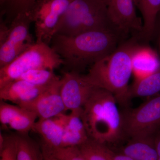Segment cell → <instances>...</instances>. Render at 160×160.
Instances as JSON below:
<instances>
[{
	"mask_svg": "<svg viewBox=\"0 0 160 160\" xmlns=\"http://www.w3.org/2000/svg\"><path fill=\"white\" fill-rule=\"evenodd\" d=\"M0 160H18L16 146L13 135L5 138L4 146L0 149Z\"/></svg>",
	"mask_w": 160,
	"mask_h": 160,
	"instance_id": "cell-25",
	"label": "cell"
},
{
	"mask_svg": "<svg viewBox=\"0 0 160 160\" xmlns=\"http://www.w3.org/2000/svg\"><path fill=\"white\" fill-rule=\"evenodd\" d=\"M31 23L28 11L15 16L7 37L0 43V68L11 62L34 44L29 32Z\"/></svg>",
	"mask_w": 160,
	"mask_h": 160,
	"instance_id": "cell-8",
	"label": "cell"
},
{
	"mask_svg": "<svg viewBox=\"0 0 160 160\" xmlns=\"http://www.w3.org/2000/svg\"><path fill=\"white\" fill-rule=\"evenodd\" d=\"M23 109L18 105H12L1 101L0 104V122L5 129H8L9 123Z\"/></svg>",
	"mask_w": 160,
	"mask_h": 160,
	"instance_id": "cell-24",
	"label": "cell"
},
{
	"mask_svg": "<svg viewBox=\"0 0 160 160\" xmlns=\"http://www.w3.org/2000/svg\"><path fill=\"white\" fill-rule=\"evenodd\" d=\"M58 77L52 70L46 69H32L25 72L17 80H21L38 86H46Z\"/></svg>",
	"mask_w": 160,
	"mask_h": 160,
	"instance_id": "cell-21",
	"label": "cell"
},
{
	"mask_svg": "<svg viewBox=\"0 0 160 160\" xmlns=\"http://www.w3.org/2000/svg\"><path fill=\"white\" fill-rule=\"evenodd\" d=\"M100 145L102 151L108 160H134L123 153L114 152L105 144L100 143Z\"/></svg>",
	"mask_w": 160,
	"mask_h": 160,
	"instance_id": "cell-27",
	"label": "cell"
},
{
	"mask_svg": "<svg viewBox=\"0 0 160 160\" xmlns=\"http://www.w3.org/2000/svg\"><path fill=\"white\" fill-rule=\"evenodd\" d=\"M109 17L118 31L126 38L142 31V19L138 16L134 0H105Z\"/></svg>",
	"mask_w": 160,
	"mask_h": 160,
	"instance_id": "cell-9",
	"label": "cell"
},
{
	"mask_svg": "<svg viewBox=\"0 0 160 160\" xmlns=\"http://www.w3.org/2000/svg\"><path fill=\"white\" fill-rule=\"evenodd\" d=\"M94 86L87 82L84 75L74 71H66L61 78L60 93L66 111L82 108Z\"/></svg>",
	"mask_w": 160,
	"mask_h": 160,
	"instance_id": "cell-10",
	"label": "cell"
},
{
	"mask_svg": "<svg viewBox=\"0 0 160 160\" xmlns=\"http://www.w3.org/2000/svg\"><path fill=\"white\" fill-rule=\"evenodd\" d=\"M78 147L86 160H108L101 149L100 143L90 138Z\"/></svg>",
	"mask_w": 160,
	"mask_h": 160,
	"instance_id": "cell-22",
	"label": "cell"
},
{
	"mask_svg": "<svg viewBox=\"0 0 160 160\" xmlns=\"http://www.w3.org/2000/svg\"><path fill=\"white\" fill-rule=\"evenodd\" d=\"M122 114L125 137L153 135L160 129V93Z\"/></svg>",
	"mask_w": 160,
	"mask_h": 160,
	"instance_id": "cell-7",
	"label": "cell"
},
{
	"mask_svg": "<svg viewBox=\"0 0 160 160\" xmlns=\"http://www.w3.org/2000/svg\"><path fill=\"white\" fill-rule=\"evenodd\" d=\"M132 61V74L135 79L147 76L160 68L158 55L144 43H139L134 49Z\"/></svg>",
	"mask_w": 160,
	"mask_h": 160,
	"instance_id": "cell-14",
	"label": "cell"
},
{
	"mask_svg": "<svg viewBox=\"0 0 160 160\" xmlns=\"http://www.w3.org/2000/svg\"><path fill=\"white\" fill-rule=\"evenodd\" d=\"M154 140L157 153V160H160V129L155 134Z\"/></svg>",
	"mask_w": 160,
	"mask_h": 160,
	"instance_id": "cell-29",
	"label": "cell"
},
{
	"mask_svg": "<svg viewBox=\"0 0 160 160\" xmlns=\"http://www.w3.org/2000/svg\"><path fill=\"white\" fill-rule=\"evenodd\" d=\"M37 0H9L8 11L15 16L22 12L28 11Z\"/></svg>",
	"mask_w": 160,
	"mask_h": 160,
	"instance_id": "cell-26",
	"label": "cell"
},
{
	"mask_svg": "<svg viewBox=\"0 0 160 160\" xmlns=\"http://www.w3.org/2000/svg\"><path fill=\"white\" fill-rule=\"evenodd\" d=\"M47 86H36L22 80H14L0 88V99L20 106L34 99Z\"/></svg>",
	"mask_w": 160,
	"mask_h": 160,
	"instance_id": "cell-13",
	"label": "cell"
},
{
	"mask_svg": "<svg viewBox=\"0 0 160 160\" xmlns=\"http://www.w3.org/2000/svg\"><path fill=\"white\" fill-rule=\"evenodd\" d=\"M66 119V113L49 118L38 119L35 123L32 131L40 136L41 144L47 148H62Z\"/></svg>",
	"mask_w": 160,
	"mask_h": 160,
	"instance_id": "cell-12",
	"label": "cell"
},
{
	"mask_svg": "<svg viewBox=\"0 0 160 160\" xmlns=\"http://www.w3.org/2000/svg\"><path fill=\"white\" fill-rule=\"evenodd\" d=\"M94 30H110L122 35L112 22L105 0H72L56 34L71 36Z\"/></svg>",
	"mask_w": 160,
	"mask_h": 160,
	"instance_id": "cell-4",
	"label": "cell"
},
{
	"mask_svg": "<svg viewBox=\"0 0 160 160\" xmlns=\"http://www.w3.org/2000/svg\"><path fill=\"white\" fill-rule=\"evenodd\" d=\"M82 108L72 110L67 114L62 146L64 147L79 146L89 139L88 132L82 118Z\"/></svg>",
	"mask_w": 160,
	"mask_h": 160,
	"instance_id": "cell-15",
	"label": "cell"
},
{
	"mask_svg": "<svg viewBox=\"0 0 160 160\" xmlns=\"http://www.w3.org/2000/svg\"><path fill=\"white\" fill-rule=\"evenodd\" d=\"M143 22L142 31L137 35L141 43L146 44L154 38L157 18L160 11V0H134Z\"/></svg>",
	"mask_w": 160,
	"mask_h": 160,
	"instance_id": "cell-16",
	"label": "cell"
},
{
	"mask_svg": "<svg viewBox=\"0 0 160 160\" xmlns=\"http://www.w3.org/2000/svg\"><path fill=\"white\" fill-rule=\"evenodd\" d=\"M136 35L123 41L117 48L92 65L84 77L90 84L106 89L118 103L127 107L130 102L129 82L132 74V56L140 43Z\"/></svg>",
	"mask_w": 160,
	"mask_h": 160,
	"instance_id": "cell-2",
	"label": "cell"
},
{
	"mask_svg": "<svg viewBox=\"0 0 160 160\" xmlns=\"http://www.w3.org/2000/svg\"><path fill=\"white\" fill-rule=\"evenodd\" d=\"M126 39L117 32L94 30L71 36L55 34L51 43L68 71L80 73L114 51Z\"/></svg>",
	"mask_w": 160,
	"mask_h": 160,
	"instance_id": "cell-1",
	"label": "cell"
},
{
	"mask_svg": "<svg viewBox=\"0 0 160 160\" xmlns=\"http://www.w3.org/2000/svg\"><path fill=\"white\" fill-rule=\"evenodd\" d=\"M62 65V60L51 46L35 42L11 62L0 68V88L29 70L46 69L53 71Z\"/></svg>",
	"mask_w": 160,
	"mask_h": 160,
	"instance_id": "cell-5",
	"label": "cell"
},
{
	"mask_svg": "<svg viewBox=\"0 0 160 160\" xmlns=\"http://www.w3.org/2000/svg\"><path fill=\"white\" fill-rule=\"evenodd\" d=\"M16 146L18 160H44L41 144L28 134L13 135Z\"/></svg>",
	"mask_w": 160,
	"mask_h": 160,
	"instance_id": "cell-19",
	"label": "cell"
},
{
	"mask_svg": "<svg viewBox=\"0 0 160 160\" xmlns=\"http://www.w3.org/2000/svg\"><path fill=\"white\" fill-rule=\"evenodd\" d=\"M160 93V68L153 73L136 79L129 88L130 99L133 98H151Z\"/></svg>",
	"mask_w": 160,
	"mask_h": 160,
	"instance_id": "cell-18",
	"label": "cell"
},
{
	"mask_svg": "<svg viewBox=\"0 0 160 160\" xmlns=\"http://www.w3.org/2000/svg\"><path fill=\"white\" fill-rule=\"evenodd\" d=\"M61 78L58 77L34 99L20 107L34 112L38 119L54 117L65 113L66 109L60 93Z\"/></svg>",
	"mask_w": 160,
	"mask_h": 160,
	"instance_id": "cell-11",
	"label": "cell"
},
{
	"mask_svg": "<svg viewBox=\"0 0 160 160\" xmlns=\"http://www.w3.org/2000/svg\"><path fill=\"white\" fill-rule=\"evenodd\" d=\"M112 93L94 87L82 108V118L89 138L101 144L116 142L125 137L122 114Z\"/></svg>",
	"mask_w": 160,
	"mask_h": 160,
	"instance_id": "cell-3",
	"label": "cell"
},
{
	"mask_svg": "<svg viewBox=\"0 0 160 160\" xmlns=\"http://www.w3.org/2000/svg\"><path fill=\"white\" fill-rule=\"evenodd\" d=\"M154 135L130 138L121 153L134 160H157Z\"/></svg>",
	"mask_w": 160,
	"mask_h": 160,
	"instance_id": "cell-17",
	"label": "cell"
},
{
	"mask_svg": "<svg viewBox=\"0 0 160 160\" xmlns=\"http://www.w3.org/2000/svg\"><path fill=\"white\" fill-rule=\"evenodd\" d=\"M38 118L34 112L23 108L22 111L9 123L8 129L15 130L19 134H28L32 131Z\"/></svg>",
	"mask_w": 160,
	"mask_h": 160,
	"instance_id": "cell-20",
	"label": "cell"
},
{
	"mask_svg": "<svg viewBox=\"0 0 160 160\" xmlns=\"http://www.w3.org/2000/svg\"><path fill=\"white\" fill-rule=\"evenodd\" d=\"M44 160H61L52 154L48 149L41 144Z\"/></svg>",
	"mask_w": 160,
	"mask_h": 160,
	"instance_id": "cell-28",
	"label": "cell"
},
{
	"mask_svg": "<svg viewBox=\"0 0 160 160\" xmlns=\"http://www.w3.org/2000/svg\"><path fill=\"white\" fill-rule=\"evenodd\" d=\"M9 0H0V3L1 5H3L8 2Z\"/></svg>",
	"mask_w": 160,
	"mask_h": 160,
	"instance_id": "cell-31",
	"label": "cell"
},
{
	"mask_svg": "<svg viewBox=\"0 0 160 160\" xmlns=\"http://www.w3.org/2000/svg\"><path fill=\"white\" fill-rule=\"evenodd\" d=\"M72 0H37L28 10L37 42L49 45Z\"/></svg>",
	"mask_w": 160,
	"mask_h": 160,
	"instance_id": "cell-6",
	"label": "cell"
},
{
	"mask_svg": "<svg viewBox=\"0 0 160 160\" xmlns=\"http://www.w3.org/2000/svg\"><path fill=\"white\" fill-rule=\"evenodd\" d=\"M160 34V11L157 18L156 22L155 28L154 38Z\"/></svg>",
	"mask_w": 160,
	"mask_h": 160,
	"instance_id": "cell-30",
	"label": "cell"
},
{
	"mask_svg": "<svg viewBox=\"0 0 160 160\" xmlns=\"http://www.w3.org/2000/svg\"><path fill=\"white\" fill-rule=\"evenodd\" d=\"M44 146L53 156L61 160H86L78 146L50 149Z\"/></svg>",
	"mask_w": 160,
	"mask_h": 160,
	"instance_id": "cell-23",
	"label": "cell"
}]
</instances>
